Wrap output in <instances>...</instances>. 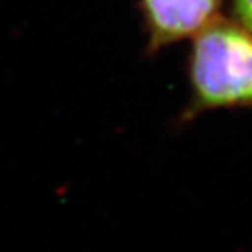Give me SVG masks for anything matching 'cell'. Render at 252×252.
Wrapping results in <instances>:
<instances>
[{
  "mask_svg": "<svg viewBox=\"0 0 252 252\" xmlns=\"http://www.w3.org/2000/svg\"><path fill=\"white\" fill-rule=\"evenodd\" d=\"M187 79L189 103L179 125L203 112L252 108V33L216 18L191 38Z\"/></svg>",
  "mask_w": 252,
  "mask_h": 252,
  "instance_id": "1",
  "label": "cell"
},
{
  "mask_svg": "<svg viewBox=\"0 0 252 252\" xmlns=\"http://www.w3.org/2000/svg\"><path fill=\"white\" fill-rule=\"evenodd\" d=\"M226 0H139L146 34V56L196 36L220 18Z\"/></svg>",
  "mask_w": 252,
  "mask_h": 252,
  "instance_id": "2",
  "label": "cell"
},
{
  "mask_svg": "<svg viewBox=\"0 0 252 252\" xmlns=\"http://www.w3.org/2000/svg\"><path fill=\"white\" fill-rule=\"evenodd\" d=\"M231 20L252 33V0H229Z\"/></svg>",
  "mask_w": 252,
  "mask_h": 252,
  "instance_id": "3",
  "label": "cell"
}]
</instances>
